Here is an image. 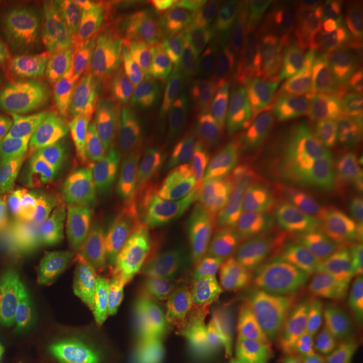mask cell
Segmentation results:
<instances>
[{"mask_svg":"<svg viewBox=\"0 0 363 363\" xmlns=\"http://www.w3.org/2000/svg\"><path fill=\"white\" fill-rule=\"evenodd\" d=\"M100 195V181L72 159L16 166L0 182V218L31 229L64 225L85 216Z\"/></svg>","mask_w":363,"mask_h":363,"instance_id":"cell-1","label":"cell"},{"mask_svg":"<svg viewBox=\"0 0 363 363\" xmlns=\"http://www.w3.org/2000/svg\"><path fill=\"white\" fill-rule=\"evenodd\" d=\"M4 52L13 81L28 100L58 97L77 78L79 35L62 15L30 13L16 21L6 34Z\"/></svg>","mask_w":363,"mask_h":363,"instance_id":"cell-2","label":"cell"},{"mask_svg":"<svg viewBox=\"0 0 363 363\" xmlns=\"http://www.w3.org/2000/svg\"><path fill=\"white\" fill-rule=\"evenodd\" d=\"M247 78L223 57L194 69L182 144L198 159L216 157L241 132Z\"/></svg>","mask_w":363,"mask_h":363,"instance_id":"cell-3","label":"cell"},{"mask_svg":"<svg viewBox=\"0 0 363 363\" xmlns=\"http://www.w3.org/2000/svg\"><path fill=\"white\" fill-rule=\"evenodd\" d=\"M89 42L84 79L96 104L135 97L145 91V76L118 25L112 3H91L86 9Z\"/></svg>","mask_w":363,"mask_h":363,"instance_id":"cell-4","label":"cell"},{"mask_svg":"<svg viewBox=\"0 0 363 363\" xmlns=\"http://www.w3.org/2000/svg\"><path fill=\"white\" fill-rule=\"evenodd\" d=\"M198 191V157L182 143L169 145L150 174L139 217L144 235L167 232L183 237Z\"/></svg>","mask_w":363,"mask_h":363,"instance_id":"cell-5","label":"cell"},{"mask_svg":"<svg viewBox=\"0 0 363 363\" xmlns=\"http://www.w3.org/2000/svg\"><path fill=\"white\" fill-rule=\"evenodd\" d=\"M235 264L238 303L247 313L283 298L284 252L271 222L262 214L249 211L240 220Z\"/></svg>","mask_w":363,"mask_h":363,"instance_id":"cell-6","label":"cell"},{"mask_svg":"<svg viewBox=\"0 0 363 363\" xmlns=\"http://www.w3.org/2000/svg\"><path fill=\"white\" fill-rule=\"evenodd\" d=\"M238 229L237 211L222 198L196 199L190 220L189 247L211 303L228 294L237 259Z\"/></svg>","mask_w":363,"mask_h":363,"instance_id":"cell-7","label":"cell"},{"mask_svg":"<svg viewBox=\"0 0 363 363\" xmlns=\"http://www.w3.org/2000/svg\"><path fill=\"white\" fill-rule=\"evenodd\" d=\"M138 262L136 249L127 235L113 225L100 223L60 279L58 310L123 281Z\"/></svg>","mask_w":363,"mask_h":363,"instance_id":"cell-8","label":"cell"},{"mask_svg":"<svg viewBox=\"0 0 363 363\" xmlns=\"http://www.w3.org/2000/svg\"><path fill=\"white\" fill-rule=\"evenodd\" d=\"M156 10L164 16L166 23L145 91L191 73L218 21L214 7L199 3L157 1Z\"/></svg>","mask_w":363,"mask_h":363,"instance_id":"cell-9","label":"cell"},{"mask_svg":"<svg viewBox=\"0 0 363 363\" xmlns=\"http://www.w3.org/2000/svg\"><path fill=\"white\" fill-rule=\"evenodd\" d=\"M100 105L72 109L34 111L19 123V139L23 147L39 155H82L91 145Z\"/></svg>","mask_w":363,"mask_h":363,"instance_id":"cell-10","label":"cell"},{"mask_svg":"<svg viewBox=\"0 0 363 363\" xmlns=\"http://www.w3.org/2000/svg\"><path fill=\"white\" fill-rule=\"evenodd\" d=\"M320 191L316 163L298 147L289 148V157L267 182L261 206L276 217L292 220L308 213Z\"/></svg>","mask_w":363,"mask_h":363,"instance_id":"cell-11","label":"cell"},{"mask_svg":"<svg viewBox=\"0 0 363 363\" xmlns=\"http://www.w3.org/2000/svg\"><path fill=\"white\" fill-rule=\"evenodd\" d=\"M157 159L147 151L142 138L130 152L121 156L108 169V201L117 229L124 235H133L139 229L147 183Z\"/></svg>","mask_w":363,"mask_h":363,"instance_id":"cell-12","label":"cell"},{"mask_svg":"<svg viewBox=\"0 0 363 363\" xmlns=\"http://www.w3.org/2000/svg\"><path fill=\"white\" fill-rule=\"evenodd\" d=\"M242 308L225 294L183 334L189 363H230L240 334Z\"/></svg>","mask_w":363,"mask_h":363,"instance_id":"cell-13","label":"cell"},{"mask_svg":"<svg viewBox=\"0 0 363 363\" xmlns=\"http://www.w3.org/2000/svg\"><path fill=\"white\" fill-rule=\"evenodd\" d=\"M147 101L148 96L144 91L100 106L89 145L91 156L100 167L109 169L142 140Z\"/></svg>","mask_w":363,"mask_h":363,"instance_id":"cell-14","label":"cell"},{"mask_svg":"<svg viewBox=\"0 0 363 363\" xmlns=\"http://www.w3.org/2000/svg\"><path fill=\"white\" fill-rule=\"evenodd\" d=\"M99 226V222H85L55 232L22 228L26 247L11 274L61 279L79 247Z\"/></svg>","mask_w":363,"mask_h":363,"instance_id":"cell-15","label":"cell"},{"mask_svg":"<svg viewBox=\"0 0 363 363\" xmlns=\"http://www.w3.org/2000/svg\"><path fill=\"white\" fill-rule=\"evenodd\" d=\"M60 312L42 350L43 362H108L116 345L70 306Z\"/></svg>","mask_w":363,"mask_h":363,"instance_id":"cell-16","label":"cell"},{"mask_svg":"<svg viewBox=\"0 0 363 363\" xmlns=\"http://www.w3.org/2000/svg\"><path fill=\"white\" fill-rule=\"evenodd\" d=\"M216 157V179L222 199L233 208L256 206L267 186V169L250 148L245 133L240 132Z\"/></svg>","mask_w":363,"mask_h":363,"instance_id":"cell-17","label":"cell"},{"mask_svg":"<svg viewBox=\"0 0 363 363\" xmlns=\"http://www.w3.org/2000/svg\"><path fill=\"white\" fill-rule=\"evenodd\" d=\"M194 72V70H193ZM193 72L166 85L145 91L148 96L144 143L150 154L159 157L181 136L186 106L191 93Z\"/></svg>","mask_w":363,"mask_h":363,"instance_id":"cell-18","label":"cell"},{"mask_svg":"<svg viewBox=\"0 0 363 363\" xmlns=\"http://www.w3.org/2000/svg\"><path fill=\"white\" fill-rule=\"evenodd\" d=\"M327 308L315 295H300L289 304L276 333L273 363H300L316 346L327 325Z\"/></svg>","mask_w":363,"mask_h":363,"instance_id":"cell-19","label":"cell"},{"mask_svg":"<svg viewBox=\"0 0 363 363\" xmlns=\"http://www.w3.org/2000/svg\"><path fill=\"white\" fill-rule=\"evenodd\" d=\"M363 183V148L357 130L349 132L347 140L337 156L325 198L323 211L316 230V241L322 249L335 234L351 199Z\"/></svg>","mask_w":363,"mask_h":363,"instance_id":"cell-20","label":"cell"},{"mask_svg":"<svg viewBox=\"0 0 363 363\" xmlns=\"http://www.w3.org/2000/svg\"><path fill=\"white\" fill-rule=\"evenodd\" d=\"M181 240L175 234L155 232L145 235L136 247L154 315L156 320L166 328L177 325L171 311V286Z\"/></svg>","mask_w":363,"mask_h":363,"instance_id":"cell-21","label":"cell"},{"mask_svg":"<svg viewBox=\"0 0 363 363\" xmlns=\"http://www.w3.org/2000/svg\"><path fill=\"white\" fill-rule=\"evenodd\" d=\"M303 125L296 147L312 159L328 164L342 148L345 125L330 103L325 86L301 93Z\"/></svg>","mask_w":363,"mask_h":363,"instance_id":"cell-22","label":"cell"},{"mask_svg":"<svg viewBox=\"0 0 363 363\" xmlns=\"http://www.w3.org/2000/svg\"><path fill=\"white\" fill-rule=\"evenodd\" d=\"M112 7L118 25L143 70L147 86L160 50L166 19L150 1H112Z\"/></svg>","mask_w":363,"mask_h":363,"instance_id":"cell-23","label":"cell"},{"mask_svg":"<svg viewBox=\"0 0 363 363\" xmlns=\"http://www.w3.org/2000/svg\"><path fill=\"white\" fill-rule=\"evenodd\" d=\"M135 300L133 286L124 279L115 286L76 300L70 307L117 345L133 320Z\"/></svg>","mask_w":363,"mask_h":363,"instance_id":"cell-24","label":"cell"},{"mask_svg":"<svg viewBox=\"0 0 363 363\" xmlns=\"http://www.w3.org/2000/svg\"><path fill=\"white\" fill-rule=\"evenodd\" d=\"M318 46L328 77L363 64V16L346 13L323 28Z\"/></svg>","mask_w":363,"mask_h":363,"instance_id":"cell-25","label":"cell"},{"mask_svg":"<svg viewBox=\"0 0 363 363\" xmlns=\"http://www.w3.org/2000/svg\"><path fill=\"white\" fill-rule=\"evenodd\" d=\"M60 277L10 274L0 286V316L23 318L52 312Z\"/></svg>","mask_w":363,"mask_h":363,"instance_id":"cell-26","label":"cell"},{"mask_svg":"<svg viewBox=\"0 0 363 363\" xmlns=\"http://www.w3.org/2000/svg\"><path fill=\"white\" fill-rule=\"evenodd\" d=\"M205 284L195 268L189 244L179 247L171 286V311L177 325L189 327L211 307Z\"/></svg>","mask_w":363,"mask_h":363,"instance_id":"cell-27","label":"cell"},{"mask_svg":"<svg viewBox=\"0 0 363 363\" xmlns=\"http://www.w3.org/2000/svg\"><path fill=\"white\" fill-rule=\"evenodd\" d=\"M284 308L283 298L247 312L241 327L235 363H273L274 340Z\"/></svg>","mask_w":363,"mask_h":363,"instance_id":"cell-28","label":"cell"},{"mask_svg":"<svg viewBox=\"0 0 363 363\" xmlns=\"http://www.w3.org/2000/svg\"><path fill=\"white\" fill-rule=\"evenodd\" d=\"M244 125L247 143L267 172L272 174L280 169L289 157V147L264 116L257 91L247 81L244 99Z\"/></svg>","mask_w":363,"mask_h":363,"instance_id":"cell-29","label":"cell"},{"mask_svg":"<svg viewBox=\"0 0 363 363\" xmlns=\"http://www.w3.org/2000/svg\"><path fill=\"white\" fill-rule=\"evenodd\" d=\"M249 82V81H247ZM265 118L289 148H295L303 125L301 93L277 82L253 84Z\"/></svg>","mask_w":363,"mask_h":363,"instance_id":"cell-30","label":"cell"},{"mask_svg":"<svg viewBox=\"0 0 363 363\" xmlns=\"http://www.w3.org/2000/svg\"><path fill=\"white\" fill-rule=\"evenodd\" d=\"M335 286L350 281L363 264V183L339 220L337 230Z\"/></svg>","mask_w":363,"mask_h":363,"instance_id":"cell-31","label":"cell"},{"mask_svg":"<svg viewBox=\"0 0 363 363\" xmlns=\"http://www.w3.org/2000/svg\"><path fill=\"white\" fill-rule=\"evenodd\" d=\"M50 316H0V363H31Z\"/></svg>","mask_w":363,"mask_h":363,"instance_id":"cell-32","label":"cell"},{"mask_svg":"<svg viewBox=\"0 0 363 363\" xmlns=\"http://www.w3.org/2000/svg\"><path fill=\"white\" fill-rule=\"evenodd\" d=\"M323 86L343 125L357 130L363 115V64L327 78Z\"/></svg>","mask_w":363,"mask_h":363,"instance_id":"cell-33","label":"cell"},{"mask_svg":"<svg viewBox=\"0 0 363 363\" xmlns=\"http://www.w3.org/2000/svg\"><path fill=\"white\" fill-rule=\"evenodd\" d=\"M128 363H189L182 334H167L147 340Z\"/></svg>","mask_w":363,"mask_h":363,"instance_id":"cell-34","label":"cell"},{"mask_svg":"<svg viewBox=\"0 0 363 363\" xmlns=\"http://www.w3.org/2000/svg\"><path fill=\"white\" fill-rule=\"evenodd\" d=\"M359 330H363V276L351 288L343 301L334 328V337L343 339Z\"/></svg>","mask_w":363,"mask_h":363,"instance_id":"cell-35","label":"cell"},{"mask_svg":"<svg viewBox=\"0 0 363 363\" xmlns=\"http://www.w3.org/2000/svg\"><path fill=\"white\" fill-rule=\"evenodd\" d=\"M351 0H304L298 6L312 25L325 28L339 18L345 16L351 6Z\"/></svg>","mask_w":363,"mask_h":363,"instance_id":"cell-36","label":"cell"},{"mask_svg":"<svg viewBox=\"0 0 363 363\" xmlns=\"http://www.w3.org/2000/svg\"><path fill=\"white\" fill-rule=\"evenodd\" d=\"M25 247V238L0 228V286L16 268Z\"/></svg>","mask_w":363,"mask_h":363,"instance_id":"cell-37","label":"cell"},{"mask_svg":"<svg viewBox=\"0 0 363 363\" xmlns=\"http://www.w3.org/2000/svg\"><path fill=\"white\" fill-rule=\"evenodd\" d=\"M325 363H363V330L343 337Z\"/></svg>","mask_w":363,"mask_h":363,"instance_id":"cell-38","label":"cell"},{"mask_svg":"<svg viewBox=\"0 0 363 363\" xmlns=\"http://www.w3.org/2000/svg\"><path fill=\"white\" fill-rule=\"evenodd\" d=\"M22 115V106L13 89L0 78V130L11 125Z\"/></svg>","mask_w":363,"mask_h":363,"instance_id":"cell-39","label":"cell"},{"mask_svg":"<svg viewBox=\"0 0 363 363\" xmlns=\"http://www.w3.org/2000/svg\"><path fill=\"white\" fill-rule=\"evenodd\" d=\"M347 13H351V15H362L363 16V0L352 1Z\"/></svg>","mask_w":363,"mask_h":363,"instance_id":"cell-40","label":"cell"},{"mask_svg":"<svg viewBox=\"0 0 363 363\" xmlns=\"http://www.w3.org/2000/svg\"><path fill=\"white\" fill-rule=\"evenodd\" d=\"M355 130H357V133H358V139H359V143H361L363 148V115L362 118H361V123H359V127Z\"/></svg>","mask_w":363,"mask_h":363,"instance_id":"cell-41","label":"cell"},{"mask_svg":"<svg viewBox=\"0 0 363 363\" xmlns=\"http://www.w3.org/2000/svg\"><path fill=\"white\" fill-rule=\"evenodd\" d=\"M1 164H3V155H1V152H0V167H1Z\"/></svg>","mask_w":363,"mask_h":363,"instance_id":"cell-42","label":"cell"}]
</instances>
